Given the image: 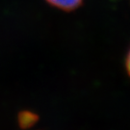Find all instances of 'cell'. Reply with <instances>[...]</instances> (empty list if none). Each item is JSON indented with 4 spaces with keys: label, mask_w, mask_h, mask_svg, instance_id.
I'll return each mask as SVG.
<instances>
[{
    "label": "cell",
    "mask_w": 130,
    "mask_h": 130,
    "mask_svg": "<svg viewBox=\"0 0 130 130\" xmlns=\"http://www.w3.org/2000/svg\"><path fill=\"white\" fill-rule=\"evenodd\" d=\"M40 117L38 114L29 110H22L18 115V122L22 130H27L35 125L39 121Z\"/></svg>",
    "instance_id": "1"
},
{
    "label": "cell",
    "mask_w": 130,
    "mask_h": 130,
    "mask_svg": "<svg viewBox=\"0 0 130 130\" xmlns=\"http://www.w3.org/2000/svg\"><path fill=\"white\" fill-rule=\"evenodd\" d=\"M47 3L66 12H71L79 8L83 0H46Z\"/></svg>",
    "instance_id": "2"
},
{
    "label": "cell",
    "mask_w": 130,
    "mask_h": 130,
    "mask_svg": "<svg viewBox=\"0 0 130 130\" xmlns=\"http://www.w3.org/2000/svg\"><path fill=\"white\" fill-rule=\"evenodd\" d=\"M129 53H127L125 57V68L127 72H129Z\"/></svg>",
    "instance_id": "3"
}]
</instances>
